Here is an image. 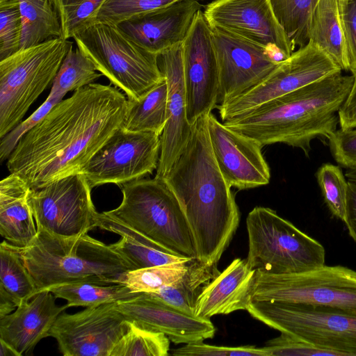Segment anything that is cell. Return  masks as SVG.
Instances as JSON below:
<instances>
[{
    "label": "cell",
    "mask_w": 356,
    "mask_h": 356,
    "mask_svg": "<svg viewBox=\"0 0 356 356\" xmlns=\"http://www.w3.org/2000/svg\"><path fill=\"white\" fill-rule=\"evenodd\" d=\"M22 19L19 49L63 38L62 25L52 0H19Z\"/></svg>",
    "instance_id": "4316f807"
},
{
    "label": "cell",
    "mask_w": 356,
    "mask_h": 356,
    "mask_svg": "<svg viewBox=\"0 0 356 356\" xmlns=\"http://www.w3.org/2000/svg\"><path fill=\"white\" fill-rule=\"evenodd\" d=\"M246 311L268 326L341 356H356V315L329 307L251 300Z\"/></svg>",
    "instance_id": "9c48e42d"
},
{
    "label": "cell",
    "mask_w": 356,
    "mask_h": 356,
    "mask_svg": "<svg viewBox=\"0 0 356 356\" xmlns=\"http://www.w3.org/2000/svg\"><path fill=\"white\" fill-rule=\"evenodd\" d=\"M338 2H339V10L341 11V10L343 8L345 4L346 3L347 0H338Z\"/></svg>",
    "instance_id": "f907efd6"
},
{
    "label": "cell",
    "mask_w": 356,
    "mask_h": 356,
    "mask_svg": "<svg viewBox=\"0 0 356 356\" xmlns=\"http://www.w3.org/2000/svg\"><path fill=\"white\" fill-rule=\"evenodd\" d=\"M201 8L196 0H177L117 25L143 48L158 55L184 40Z\"/></svg>",
    "instance_id": "ffe728a7"
},
{
    "label": "cell",
    "mask_w": 356,
    "mask_h": 356,
    "mask_svg": "<svg viewBox=\"0 0 356 356\" xmlns=\"http://www.w3.org/2000/svg\"><path fill=\"white\" fill-rule=\"evenodd\" d=\"M182 60L187 119L193 125L216 108L219 89L211 27L202 10L182 42Z\"/></svg>",
    "instance_id": "e0dca14e"
},
{
    "label": "cell",
    "mask_w": 356,
    "mask_h": 356,
    "mask_svg": "<svg viewBox=\"0 0 356 356\" xmlns=\"http://www.w3.org/2000/svg\"><path fill=\"white\" fill-rule=\"evenodd\" d=\"M17 306L12 298L4 291L0 289V318L9 314Z\"/></svg>",
    "instance_id": "7dc6e473"
},
{
    "label": "cell",
    "mask_w": 356,
    "mask_h": 356,
    "mask_svg": "<svg viewBox=\"0 0 356 356\" xmlns=\"http://www.w3.org/2000/svg\"><path fill=\"white\" fill-rule=\"evenodd\" d=\"M327 142L331 154L340 167L356 169V128L337 129Z\"/></svg>",
    "instance_id": "7bdbcfd3"
},
{
    "label": "cell",
    "mask_w": 356,
    "mask_h": 356,
    "mask_svg": "<svg viewBox=\"0 0 356 356\" xmlns=\"http://www.w3.org/2000/svg\"><path fill=\"white\" fill-rule=\"evenodd\" d=\"M58 97L48 95L46 100L27 119L21 121L10 131L1 138L0 161L7 160L20 139L37 124H38L56 105L62 101Z\"/></svg>",
    "instance_id": "60d3db41"
},
{
    "label": "cell",
    "mask_w": 356,
    "mask_h": 356,
    "mask_svg": "<svg viewBox=\"0 0 356 356\" xmlns=\"http://www.w3.org/2000/svg\"><path fill=\"white\" fill-rule=\"evenodd\" d=\"M251 300L325 307L356 315V271L340 265L293 274L256 270Z\"/></svg>",
    "instance_id": "30bf717a"
},
{
    "label": "cell",
    "mask_w": 356,
    "mask_h": 356,
    "mask_svg": "<svg viewBox=\"0 0 356 356\" xmlns=\"http://www.w3.org/2000/svg\"><path fill=\"white\" fill-rule=\"evenodd\" d=\"M344 222L350 236L356 242V181H348L346 216Z\"/></svg>",
    "instance_id": "bcb514c9"
},
{
    "label": "cell",
    "mask_w": 356,
    "mask_h": 356,
    "mask_svg": "<svg viewBox=\"0 0 356 356\" xmlns=\"http://www.w3.org/2000/svg\"><path fill=\"white\" fill-rule=\"evenodd\" d=\"M55 297L65 299L70 307H90L102 304L131 300L140 293H132L123 284H100L75 282L51 286L47 289Z\"/></svg>",
    "instance_id": "f546056e"
},
{
    "label": "cell",
    "mask_w": 356,
    "mask_h": 356,
    "mask_svg": "<svg viewBox=\"0 0 356 356\" xmlns=\"http://www.w3.org/2000/svg\"><path fill=\"white\" fill-rule=\"evenodd\" d=\"M196 1H199V2H200V1H205V0H196Z\"/></svg>",
    "instance_id": "816d5d0a"
},
{
    "label": "cell",
    "mask_w": 356,
    "mask_h": 356,
    "mask_svg": "<svg viewBox=\"0 0 356 356\" xmlns=\"http://www.w3.org/2000/svg\"><path fill=\"white\" fill-rule=\"evenodd\" d=\"M115 306L128 321L162 332L176 344L204 341L213 338L216 332L210 318L182 313L145 292L115 302Z\"/></svg>",
    "instance_id": "44dd1931"
},
{
    "label": "cell",
    "mask_w": 356,
    "mask_h": 356,
    "mask_svg": "<svg viewBox=\"0 0 356 356\" xmlns=\"http://www.w3.org/2000/svg\"><path fill=\"white\" fill-rule=\"evenodd\" d=\"M31 188L21 177L10 173L0 182V234L10 243L25 248L38 234L29 202Z\"/></svg>",
    "instance_id": "cb8c5ba5"
},
{
    "label": "cell",
    "mask_w": 356,
    "mask_h": 356,
    "mask_svg": "<svg viewBox=\"0 0 356 356\" xmlns=\"http://www.w3.org/2000/svg\"><path fill=\"white\" fill-rule=\"evenodd\" d=\"M168 83L165 78L138 100L127 99L121 127L129 131H149L161 135L167 120Z\"/></svg>",
    "instance_id": "f1b7e54d"
},
{
    "label": "cell",
    "mask_w": 356,
    "mask_h": 356,
    "mask_svg": "<svg viewBox=\"0 0 356 356\" xmlns=\"http://www.w3.org/2000/svg\"><path fill=\"white\" fill-rule=\"evenodd\" d=\"M0 289L7 293L18 307L37 294L34 281L19 250L6 240L0 244Z\"/></svg>",
    "instance_id": "4dcf8cb0"
},
{
    "label": "cell",
    "mask_w": 356,
    "mask_h": 356,
    "mask_svg": "<svg viewBox=\"0 0 356 356\" xmlns=\"http://www.w3.org/2000/svg\"><path fill=\"white\" fill-rule=\"evenodd\" d=\"M127 109L116 87L92 83L75 90L20 139L7 159L9 172L31 188L80 173L121 127Z\"/></svg>",
    "instance_id": "6da1fadb"
},
{
    "label": "cell",
    "mask_w": 356,
    "mask_h": 356,
    "mask_svg": "<svg viewBox=\"0 0 356 356\" xmlns=\"http://www.w3.org/2000/svg\"><path fill=\"white\" fill-rule=\"evenodd\" d=\"M129 327V321L116 308L115 302H111L73 314L63 312L49 337L56 339L65 356H110Z\"/></svg>",
    "instance_id": "5bb4252c"
},
{
    "label": "cell",
    "mask_w": 356,
    "mask_h": 356,
    "mask_svg": "<svg viewBox=\"0 0 356 356\" xmlns=\"http://www.w3.org/2000/svg\"><path fill=\"white\" fill-rule=\"evenodd\" d=\"M353 82V75L341 71L222 122L263 147L283 143L308 156L313 140H327L337 130L338 112Z\"/></svg>",
    "instance_id": "3957f363"
},
{
    "label": "cell",
    "mask_w": 356,
    "mask_h": 356,
    "mask_svg": "<svg viewBox=\"0 0 356 356\" xmlns=\"http://www.w3.org/2000/svg\"><path fill=\"white\" fill-rule=\"evenodd\" d=\"M203 13L210 26L222 28L268 49L277 63L293 52L269 0H214Z\"/></svg>",
    "instance_id": "9a60e30c"
},
{
    "label": "cell",
    "mask_w": 356,
    "mask_h": 356,
    "mask_svg": "<svg viewBox=\"0 0 356 356\" xmlns=\"http://www.w3.org/2000/svg\"><path fill=\"white\" fill-rule=\"evenodd\" d=\"M102 74L91 60L76 46L68 50L56 75L49 95L63 99L70 91H75L92 83Z\"/></svg>",
    "instance_id": "1f68e13d"
},
{
    "label": "cell",
    "mask_w": 356,
    "mask_h": 356,
    "mask_svg": "<svg viewBox=\"0 0 356 356\" xmlns=\"http://www.w3.org/2000/svg\"><path fill=\"white\" fill-rule=\"evenodd\" d=\"M97 227L121 236L111 245L131 266L132 270L194 259L173 254L105 211L98 213Z\"/></svg>",
    "instance_id": "d4e9b609"
},
{
    "label": "cell",
    "mask_w": 356,
    "mask_h": 356,
    "mask_svg": "<svg viewBox=\"0 0 356 356\" xmlns=\"http://www.w3.org/2000/svg\"><path fill=\"white\" fill-rule=\"evenodd\" d=\"M121 186L122 200L105 211L175 254L195 258L192 232L184 211L163 180L142 178Z\"/></svg>",
    "instance_id": "5b68a950"
},
{
    "label": "cell",
    "mask_w": 356,
    "mask_h": 356,
    "mask_svg": "<svg viewBox=\"0 0 356 356\" xmlns=\"http://www.w3.org/2000/svg\"><path fill=\"white\" fill-rule=\"evenodd\" d=\"M352 75L353 82L350 91L338 112L339 124L342 129L356 128V71Z\"/></svg>",
    "instance_id": "f6af8a7d"
},
{
    "label": "cell",
    "mask_w": 356,
    "mask_h": 356,
    "mask_svg": "<svg viewBox=\"0 0 356 356\" xmlns=\"http://www.w3.org/2000/svg\"><path fill=\"white\" fill-rule=\"evenodd\" d=\"M170 341L165 334L129 321L127 332L115 345L110 356H168Z\"/></svg>",
    "instance_id": "836d02e7"
},
{
    "label": "cell",
    "mask_w": 356,
    "mask_h": 356,
    "mask_svg": "<svg viewBox=\"0 0 356 356\" xmlns=\"http://www.w3.org/2000/svg\"><path fill=\"white\" fill-rule=\"evenodd\" d=\"M191 260L128 271L122 284L132 293L155 291L180 280L186 274Z\"/></svg>",
    "instance_id": "e575fe53"
},
{
    "label": "cell",
    "mask_w": 356,
    "mask_h": 356,
    "mask_svg": "<svg viewBox=\"0 0 356 356\" xmlns=\"http://www.w3.org/2000/svg\"><path fill=\"white\" fill-rule=\"evenodd\" d=\"M341 71L327 54L308 41L287 59L279 63L261 83L216 108L224 122Z\"/></svg>",
    "instance_id": "4fadbf2b"
},
{
    "label": "cell",
    "mask_w": 356,
    "mask_h": 356,
    "mask_svg": "<svg viewBox=\"0 0 356 356\" xmlns=\"http://www.w3.org/2000/svg\"><path fill=\"white\" fill-rule=\"evenodd\" d=\"M177 199L192 232L195 259L216 266L239 223L231 186L213 154L207 115L193 125L191 138L163 180Z\"/></svg>",
    "instance_id": "7a4b0ae2"
},
{
    "label": "cell",
    "mask_w": 356,
    "mask_h": 356,
    "mask_svg": "<svg viewBox=\"0 0 356 356\" xmlns=\"http://www.w3.org/2000/svg\"><path fill=\"white\" fill-rule=\"evenodd\" d=\"M21 38L19 0H0V60L19 50Z\"/></svg>",
    "instance_id": "f35d334b"
},
{
    "label": "cell",
    "mask_w": 356,
    "mask_h": 356,
    "mask_svg": "<svg viewBox=\"0 0 356 356\" xmlns=\"http://www.w3.org/2000/svg\"><path fill=\"white\" fill-rule=\"evenodd\" d=\"M97 70L128 99L138 100L164 76L152 54L116 24L97 21L73 37Z\"/></svg>",
    "instance_id": "8992f818"
},
{
    "label": "cell",
    "mask_w": 356,
    "mask_h": 356,
    "mask_svg": "<svg viewBox=\"0 0 356 356\" xmlns=\"http://www.w3.org/2000/svg\"><path fill=\"white\" fill-rule=\"evenodd\" d=\"M262 348L268 356H341L340 353L315 346L305 341L290 334H281L268 341Z\"/></svg>",
    "instance_id": "ab89813d"
},
{
    "label": "cell",
    "mask_w": 356,
    "mask_h": 356,
    "mask_svg": "<svg viewBox=\"0 0 356 356\" xmlns=\"http://www.w3.org/2000/svg\"><path fill=\"white\" fill-rule=\"evenodd\" d=\"M249 268L282 275L307 272L325 265L321 243L275 211L255 207L246 218Z\"/></svg>",
    "instance_id": "52a82bcc"
},
{
    "label": "cell",
    "mask_w": 356,
    "mask_h": 356,
    "mask_svg": "<svg viewBox=\"0 0 356 356\" xmlns=\"http://www.w3.org/2000/svg\"><path fill=\"white\" fill-rule=\"evenodd\" d=\"M159 134L117 129L94 154L81 172L89 185L124 184L144 178L156 170L161 149Z\"/></svg>",
    "instance_id": "7c38bea8"
},
{
    "label": "cell",
    "mask_w": 356,
    "mask_h": 356,
    "mask_svg": "<svg viewBox=\"0 0 356 356\" xmlns=\"http://www.w3.org/2000/svg\"><path fill=\"white\" fill-rule=\"evenodd\" d=\"M207 126L215 159L231 188L247 190L270 182V168L257 140L227 127L212 113Z\"/></svg>",
    "instance_id": "ac0fdd59"
},
{
    "label": "cell",
    "mask_w": 356,
    "mask_h": 356,
    "mask_svg": "<svg viewBox=\"0 0 356 356\" xmlns=\"http://www.w3.org/2000/svg\"><path fill=\"white\" fill-rule=\"evenodd\" d=\"M55 296L49 291L36 294L17 309L0 318V340L21 356L30 351L49 330L58 316L68 308L58 306Z\"/></svg>",
    "instance_id": "7402d4cb"
},
{
    "label": "cell",
    "mask_w": 356,
    "mask_h": 356,
    "mask_svg": "<svg viewBox=\"0 0 356 356\" xmlns=\"http://www.w3.org/2000/svg\"><path fill=\"white\" fill-rule=\"evenodd\" d=\"M0 356H17L16 352L2 340H0Z\"/></svg>",
    "instance_id": "c3c4849f"
},
{
    "label": "cell",
    "mask_w": 356,
    "mask_h": 356,
    "mask_svg": "<svg viewBox=\"0 0 356 356\" xmlns=\"http://www.w3.org/2000/svg\"><path fill=\"white\" fill-rule=\"evenodd\" d=\"M210 27L219 71V106L261 83L279 63L268 49L222 28Z\"/></svg>",
    "instance_id": "2e32d148"
},
{
    "label": "cell",
    "mask_w": 356,
    "mask_h": 356,
    "mask_svg": "<svg viewBox=\"0 0 356 356\" xmlns=\"http://www.w3.org/2000/svg\"><path fill=\"white\" fill-rule=\"evenodd\" d=\"M19 250L37 294L63 284H122L132 270L111 245L88 234L62 237L38 228L32 243Z\"/></svg>",
    "instance_id": "277c9868"
},
{
    "label": "cell",
    "mask_w": 356,
    "mask_h": 356,
    "mask_svg": "<svg viewBox=\"0 0 356 356\" xmlns=\"http://www.w3.org/2000/svg\"><path fill=\"white\" fill-rule=\"evenodd\" d=\"M343 29L348 71H356V0H347L340 11Z\"/></svg>",
    "instance_id": "ee69618b"
},
{
    "label": "cell",
    "mask_w": 356,
    "mask_h": 356,
    "mask_svg": "<svg viewBox=\"0 0 356 356\" xmlns=\"http://www.w3.org/2000/svg\"><path fill=\"white\" fill-rule=\"evenodd\" d=\"M316 177L325 203L332 215L346 220L348 181L339 165L330 163L321 165Z\"/></svg>",
    "instance_id": "d590c367"
},
{
    "label": "cell",
    "mask_w": 356,
    "mask_h": 356,
    "mask_svg": "<svg viewBox=\"0 0 356 356\" xmlns=\"http://www.w3.org/2000/svg\"><path fill=\"white\" fill-rule=\"evenodd\" d=\"M308 41L316 44L341 70L348 71L338 0H318L311 17Z\"/></svg>",
    "instance_id": "484cf974"
},
{
    "label": "cell",
    "mask_w": 356,
    "mask_h": 356,
    "mask_svg": "<svg viewBox=\"0 0 356 356\" xmlns=\"http://www.w3.org/2000/svg\"><path fill=\"white\" fill-rule=\"evenodd\" d=\"M255 273L246 259H234L204 286L197 299L195 316L210 318L213 315L246 310L251 301Z\"/></svg>",
    "instance_id": "603a6c76"
},
{
    "label": "cell",
    "mask_w": 356,
    "mask_h": 356,
    "mask_svg": "<svg viewBox=\"0 0 356 356\" xmlns=\"http://www.w3.org/2000/svg\"><path fill=\"white\" fill-rule=\"evenodd\" d=\"M159 67L168 83L167 120L160 136V156L155 177L164 180L191 138L187 119L182 42L157 55Z\"/></svg>",
    "instance_id": "d6986e66"
},
{
    "label": "cell",
    "mask_w": 356,
    "mask_h": 356,
    "mask_svg": "<svg viewBox=\"0 0 356 356\" xmlns=\"http://www.w3.org/2000/svg\"><path fill=\"white\" fill-rule=\"evenodd\" d=\"M218 273L194 258L189 261L188 268L180 280L147 293L182 313L196 316L195 311L199 294Z\"/></svg>",
    "instance_id": "83f0119b"
},
{
    "label": "cell",
    "mask_w": 356,
    "mask_h": 356,
    "mask_svg": "<svg viewBox=\"0 0 356 356\" xmlns=\"http://www.w3.org/2000/svg\"><path fill=\"white\" fill-rule=\"evenodd\" d=\"M58 12L63 38L69 40L97 22L104 0H52Z\"/></svg>",
    "instance_id": "8d00e7d4"
},
{
    "label": "cell",
    "mask_w": 356,
    "mask_h": 356,
    "mask_svg": "<svg viewBox=\"0 0 356 356\" xmlns=\"http://www.w3.org/2000/svg\"><path fill=\"white\" fill-rule=\"evenodd\" d=\"M273 12L284 29L293 51L308 42L313 11L318 0H269Z\"/></svg>",
    "instance_id": "d6a6232c"
},
{
    "label": "cell",
    "mask_w": 356,
    "mask_h": 356,
    "mask_svg": "<svg viewBox=\"0 0 356 356\" xmlns=\"http://www.w3.org/2000/svg\"><path fill=\"white\" fill-rule=\"evenodd\" d=\"M72 45L69 40L57 38L19 49L0 60V138L22 121L53 83Z\"/></svg>",
    "instance_id": "ba28073f"
},
{
    "label": "cell",
    "mask_w": 356,
    "mask_h": 356,
    "mask_svg": "<svg viewBox=\"0 0 356 356\" xmlns=\"http://www.w3.org/2000/svg\"><path fill=\"white\" fill-rule=\"evenodd\" d=\"M91 190L81 173L31 188L29 202L37 228L58 236L74 237L97 227L98 212Z\"/></svg>",
    "instance_id": "8fae6325"
},
{
    "label": "cell",
    "mask_w": 356,
    "mask_h": 356,
    "mask_svg": "<svg viewBox=\"0 0 356 356\" xmlns=\"http://www.w3.org/2000/svg\"><path fill=\"white\" fill-rule=\"evenodd\" d=\"M177 356H268L262 348L254 346L227 347L209 345L204 341L188 343L170 353Z\"/></svg>",
    "instance_id": "b9f144b4"
},
{
    "label": "cell",
    "mask_w": 356,
    "mask_h": 356,
    "mask_svg": "<svg viewBox=\"0 0 356 356\" xmlns=\"http://www.w3.org/2000/svg\"><path fill=\"white\" fill-rule=\"evenodd\" d=\"M177 0H104L97 21L118 24Z\"/></svg>",
    "instance_id": "74e56055"
},
{
    "label": "cell",
    "mask_w": 356,
    "mask_h": 356,
    "mask_svg": "<svg viewBox=\"0 0 356 356\" xmlns=\"http://www.w3.org/2000/svg\"><path fill=\"white\" fill-rule=\"evenodd\" d=\"M345 176L348 181H356V169L347 170Z\"/></svg>",
    "instance_id": "681fc988"
}]
</instances>
